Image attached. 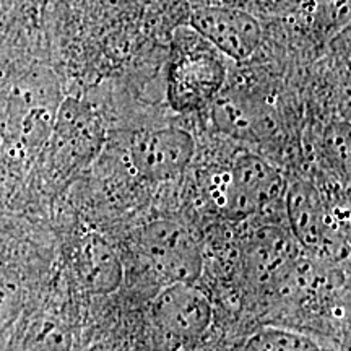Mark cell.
<instances>
[{"label":"cell","instance_id":"ba28073f","mask_svg":"<svg viewBox=\"0 0 351 351\" xmlns=\"http://www.w3.org/2000/svg\"><path fill=\"white\" fill-rule=\"evenodd\" d=\"M298 244L293 236L274 226L258 228L244 245V265L254 282L267 285L278 276L289 262L298 257Z\"/></svg>","mask_w":351,"mask_h":351},{"label":"cell","instance_id":"5b68a950","mask_svg":"<svg viewBox=\"0 0 351 351\" xmlns=\"http://www.w3.org/2000/svg\"><path fill=\"white\" fill-rule=\"evenodd\" d=\"M195 155V140L182 129H156L142 132L130 147L134 169L153 182L178 179Z\"/></svg>","mask_w":351,"mask_h":351},{"label":"cell","instance_id":"9c48e42d","mask_svg":"<svg viewBox=\"0 0 351 351\" xmlns=\"http://www.w3.org/2000/svg\"><path fill=\"white\" fill-rule=\"evenodd\" d=\"M78 274L88 291L95 295H111L121 288L124 280V265L106 238L88 234L78 249Z\"/></svg>","mask_w":351,"mask_h":351},{"label":"cell","instance_id":"8fae6325","mask_svg":"<svg viewBox=\"0 0 351 351\" xmlns=\"http://www.w3.org/2000/svg\"><path fill=\"white\" fill-rule=\"evenodd\" d=\"M72 339L64 326L51 319H43L29 328L23 351H70Z\"/></svg>","mask_w":351,"mask_h":351},{"label":"cell","instance_id":"30bf717a","mask_svg":"<svg viewBox=\"0 0 351 351\" xmlns=\"http://www.w3.org/2000/svg\"><path fill=\"white\" fill-rule=\"evenodd\" d=\"M241 351H322L306 333L289 328L267 327L249 337Z\"/></svg>","mask_w":351,"mask_h":351},{"label":"cell","instance_id":"4fadbf2b","mask_svg":"<svg viewBox=\"0 0 351 351\" xmlns=\"http://www.w3.org/2000/svg\"><path fill=\"white\" fill-rule=\"evenodd\" d=\"M99 2L106 3L109 7L114 8H129V7H137L143 0H99Z\"/></svg>","mask_w":351,"mask_h":351},{"label":"cell","instance_id":"6da1fadb","mask_svg":"<svg viewBox=\"0 0 351 351\" xmlns=\"http://www.w3.org/2000/svg\"><path fill=\"white\" fill-rule=\"evenodd\" d=\"M226 82L223 54L191 25H179L173 34L168 70V99L176 111L189 112L213 103Z\"/></svg>","mask_w":351,"mask_h":351},{"label":"cell","instance_id":"8992f818","mask_svg":"<svg viewBox=\"0 0 351 351\" xmlns=\"http://www.w3.org/2000/svg\"><path fill=\"white\" fill-rule=\"evenodd\" d=\"M287 215L293 239L311 252H332L340 243L341 223L333 217L317 189L307 182H296L285 195Z\"/></svg>","mask_w":351,"mask_h":351},{"label":"cell","instance_id":"7a4b0ae2","mask_svg":"<svg viewBox=\"0 0 351 351\" xmlns=\"http://www.w3.org/2000/svg\"><path fill=\"white\" fill-rule=\"evenodd\" d=\"M283 187V176L274 165L243 153L226 169L215 173L208 191L218 212L231 219H245L282 195Z\"/></svg>","mask_w":351,"mask_h":351},{"label":"cell","instance_id":"7c38bea8","mask_svg":"<svg viewBox=\"0 0 351 351\" xmlns=\"http://www.w3.org/2000/svg\"><path fill=\"white\" fill-rule=\"evenodd\" d=\"M20 304V289L10 278L0 274V328L15 317Z\"/></svg>","mask_w":351,"mask_h":351},{"label":"cell","instance_id":"3957f363","mask_svg":"<svg viewBox=\"0 0 351 351\" xmlns=\"http://www.w3.org/2000/svg\"><path fill=\"white\" fill-rule=\"evenodd\" d=\"M143 254L166 283H195L204 270V251L186 226L156 219L140 236Z\"/></svg>","mask_w":351,"mask_h":351},{"label":"cell","instance_id":"277c9868","mask_svg":"<svg viewBox=\"0 0 351 351\" xmlns=\"http://www.w3.org/2000/svg\"><path fill=\"white\" fill-rule=\"evenodd\" d=\"M152 319L173 343L192 345L212 326L213 306L195 283H168L152 302Z\"/></svg>","mask_w":351,"mask_h":351},{"label":"cell","instance_id":"5bb4252c","mask_svg":"<svg viewBox=\"0 0 351 351\" xmlns=\"http://www.w3.org/2000/svg\"><path fill=\"white\" fill-rule=\"evenodd\" d=\"M13 0H0V20L7 15L8 12L12 10Z\"/></svg>","mask_w":351,"mask_h":351},{"label":"cell","instance_id":"52a82bcc","mask_svg":"<svg viewBox=\"0 0 351 351\" xmlns=\"http://www.w3.org/2000/svg\"><path fill=\"white\" fill-rule=\"evenodd\" d=\"M189 25L218 52L232 60L251 59L262 43V26L251 13L230 7H200Z\"/></svg>","mask_w":351,"mask_h":351}]
</instances>
